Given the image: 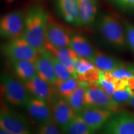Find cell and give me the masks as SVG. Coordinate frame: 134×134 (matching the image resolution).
I'll list each match as a JSON object with an SVG mask.
<instances>
[{
	"label": "cell",
	"mask_w": 134,
	"mask_h": 134,
	"mask_svg": "<svg viewBox=\"0 0 134 134\" xmlns=\"http://www.w3.org/2000/svg\"><path fill=\"white\" fill-rule=\"evenodd\" d=\"M52 113V119L57 125L65 133L67 127L69 125L76 113L64 98L57 96L50 103Z\"/></svg>",
	"instance_id": "cell-10"
},
{
	"label": "cell",
	"mask_w": 134,
	"mask_h": 134,
	"mask_svg": "<svg viewBox=\"0 0 134 134\" xmlns=\"http://www.w3.org/2000/svg\"><path fill=\"white\" fill-rule=\"evenodd\" d=\"M49 14L39 5L30 8L26 13L21 37L39 53L46 50V32Z\"/></svg>",
	"instance_id": "cell-1"
},
{
	"label": "cell",
	"mask_w": 134,
	"mask_h": 134,
	"mask_svg": "<svg viewBox=\"0 0 134 134\" xmlns=\"http://www.w3.org/2000/svg\"><path fill=\"white\" fill-rule=\"evenodd\" d=\"M114 113L105 109L86 105L80 113L94 133L103 129Z\"/></svg>",
	"instance_id": "cell-11"
},
{
	"label": "cell",
	"mask_w": 134,
	"mask_h": 134,
	"mask_svg": "<svg viewBox=\"0 0 134 134\" xmlns=\"http://www.w3.org/2000/svg\"><path fill=\"white\" fill-rule=\"evenodd\" d=\"M26 13L13 11L0 17V37L11 40L21 37L24 29Z\"/></svg>",
	"instance_id": "cell-6"
},
{
	"label": "cell",
	"mask_w": 134,
	"mask_h": 134,
	"mask_svg": "<svg viewBox=\"0 0 134 134\" xmlns=\"http://www.w3.org/2000/svg\"><path fill=\"white\" fill-rule=\"evenodd\" d=\"M80 27L90 26L96 21L98 13V0H78Z\"/></svg>",
	"instance_id": "cell-18"
},
{
	"label": "cell",
	"mask_w": 134,
	"mask_h": 134,
	"mask_svg": "<svg viewBox=\"0 0 134 134\" xmlns=\"http://www.w3.org/2000/svg\"><path fill=\"white\" fill-rule=\"evenodd\" d=\"M37 133L38 134H60L62 130L53 119L39 124Z\"/></svg>",
	"instance_id": "cell-26"
},
{
	"label": "cell",
	"mask_w": 134,
	"mask_h": 134,
	"mask_svg": "<svg viewBox=\"0 0 134 134\" xmlns=\"http://www.w3.org/2000/svg\"><path fill=\"white\" fill-rule=\"evenodd\" d=\"M112 1H114V2H115V1H117V0H112Z\"/></svg>",
	"instance_id": "cell-33"
},
{
	"label": "cell",
	"mask_w": 134,
	"mask_h": 134,
	"mask_svg": "<svg viewBox=\"0 0 134 134\" xmlns=\"http://www.w3.org/2000/svg\"><path fill=\"white\" fill-rule=\"evenodd\" d=\"M65 133L69 134H91L94 132L81 115L80 114H76L67 127Z\"/></svg>",
	"instance_id": "cell-23"
},
{
	"label": "cell",
	"mask_w": 134,
	"mask_h": 134,
	"mask_svg": "<svg viewBox=\"0 0 134 134\" xmlns=\"http://www.w3.org/2000/svg\"><path fill=\"white\" fill-rule=\"evenodd\" d=\"M73 34L68 27L48 16L46 27V43L55 48L70 47Z\"/></svg>",
	"instance_id": "cell-7"
},
{
	"label": "cell",
	"mask_w": 134,
	"mask_h": 134,
	"mask_svg": "<svg viewBox=\"0 0 134 134\" xmlns=\"http://www.w3.org/2000/svg\"><path fill=\"white\" fill-rule=\"evenodd\" d=\"M104 133L134 134V115L127 112H116L103 128Z\"/></svg>",
	"instance_id": "cell-9"
},
{
	"label": "cell",
	"mask_w": 134,
	"mask_h": 134,
	"mask_svg": "<svg viewBox=\"0 0 134 134\" xmlns=\"http://www.w3.org/2000/svg\"><path fill=\"white\" fill-rule=\"evenodd\" d=\"M129 104L130 105H132V107H134V95H133L131 99H130V100L129 101Z\"/></svg>",
	"instance_id": "cell-30"
},
{
	"label": "cell",
	"mask_w": 134,
	"mask_h": 134,
	"mask_svg": "<svg viewBox=\"0 0 134 134\" xmlns=\"http://www.w3.org/2000/svg\"><path fill=\"white\" fill-rule=\"evenodd\" d=\"M130 65V68H131L133 70V71H134V65Z\"/></svg>",
	"instance_id": "cell-31"
},
{
	"label": "cell",
	"mask_w": 134,
	"mask_h": 134,
	"mask_svg": "<svg viewBox=\"0 0 134 134\" xmlns=\"http://www.w3.org/2000/svg\"><path fill=\"white\" fill-rule=\"evenodd\" d=\"M24 84L31 96L46 100L49 104L58 95L53 85L43 80L38 75Z\"/></svg>",
	"instance_id": "cell-12"
},
{
	"label": "cell",
	"mask_w": 134,
	"mask_h": 134,
	"mask_svg": "<svg viewBox=\"0 0 134 134\" xmlns=\"http://www.w3.org/2000/svg\"><path fill=\"white\" fill-rule=\"evenodd\" d=\"M1 52L8 60H30L35 62L39 52L24 38L19 37L8 40L0 47Z\"/></svg>",
	"instance_id": "cell-5"
},
{
	"label": "cell",
	"mask_w": 134,
	"mask_h": 134,
	"mask_svg": "<svg viewBox=\"0 0 134 134\" xmlns=\"http://www.w3.org/2000/svg\"><path fill=\"white\" fill-rule=\"evenodd\" d=\"M0 92L8 104L19 108H24L31 96L23 82L6 72H0Z\"/></svg>",
	"instance_id": "cell-3"
},
{
	"label": "cell",
	"mask_w": 134,
	"mask_h": 134,
	"mask_svg": "<svg viewBox=\"0 0 134 134\" xmlns=\"http://www.w3.org/2000/svg\"><path fill=\"white\" fill-rule=\"evenodd\" d=\"M13 76L26 83L37 75L35 62L30 60H8Z\"/></svg>",
	"instance_id": "cell-16"
},
{
	"label": "cell",
	"mask_w": 134,
	"mask_h": 134,
	"mask_svg": "<svg viewBox=\"0 0 134 134\" xmlns=\"http://www.w3.org/2000/svg\"><path fill=\"white\" fill-rule=\"evenodd\" d=\"M59 16L70 24L80 27L78 0H55Z\"/></svg>",
	"instance_id": "cell-15"
},
{
	"label": "cell",
	"mask_w": 134,
	"mask_h": 134,
	"mask_svg": "<svg viewBox=\"0 0 134 134\" xmlns=\"http://www.w3.org/2000/svg\"><path fill=\"white\" fill-rule=\"evenodd\" d=\"M70 47L80 58L91 60L96 50L85 37L80 34H73Z\"/></svg>",
	"instance_id": "cell-19"
},
{
	"label": "cell",
	"mask_w": 134,
	"mask_h": 134,
	"mask_svg": "<svg viewBox=\"0 0 134 134\" xmlns=\"http://www.w3.org/2000/svg\"><path fill=\"white\" fill-rule=\"evenodd\" d=\"M53 60L54 63L55 73L58 80L57 81H63V80L69 79L72 77H75L74 75L72 74L64 65L53 56Z\"/></svg>",
	"instance_id": "cell-24"
},
{
	"label": "cell",
	"mask_w": 134,
	"mask_h": 134,
	"mask_svg": "<svg viewBox=\"0 0 134 134\" xmlns=\"http://www.w3.org/2000/svg\"><path fill=\"white\" fill-rule=\"evenodd\" d=\"M46 50L64 65L76 78L75 63L79 57L70 47L55 48L48 43H46Z\"/></svg>",
	"instance_id": "cell-17"
},
{
	"label": "cell",
	"mask_w": 134,
	"mask_h": 134,
	"mask_svg": "<svg viewBox=\"0 0 134 134\" xmlns=\"http://www.w3.org/2000/svg\"><path fill=\"white\" fill-rule=\"evenodd\" d=\"M85 104L89 106L105 109L116 113L119 105L115 103L98 83L90 84L86 86L85 93Z\"/></svg>",
	"instance_id": "cell-8"
},
{
	"label": "cell",
	"mask_w": 134,
	"mask_h": 134,
	"mask_svg": "<svg viewBox=\"0 0 134 134\" xmlns=\"http://www.w3.org/2000/svg\"><path fill=\"white\" fill-rule=\"evenodd\" d=\"M96 21L99 32L109 44L120 51L127 50L129 47L122 21L109 13L102 14Z\"/></svg>",
	"instance_id": "cell-2"
},
{
	"label": "cell",
	"mask_w": 134,
	"mask_h": 134,
	"mask_svg": "<svg viewBox=\"0 0 134 134\" xmlns=\"http://www.w3.org/2000/svg\"><path fill=\"white\" fill-rule=\"evenodd\" d=\"M24 108L34 121L38 124L53 119L51 107L46 100L31 96Z\"/></svg>",
	"instance_id": "cell-13"
},
{
	"label": "cell",
	"mask_w": 134,
	"mask_h": 134,
	"mask_svg": "<svg viewBox=\"0 0 134 134\" xmlns=\"http://www.w3.org/2000/svg\"><path fill=\"white\" fill-rule=\"evenodd\" d=\"M79 85V80L75 77H72L63 81H57L53 86L58 96L66 99L74 92Z\"/></svg>",
	"instance_id": "cell-22"
},
{
	"label": "cell",
	"mask_w": 134,
	"mask_h": 134,
	"mask_svg": "<svg viewBox=\"0 0 134 134\" xmlns=\"http://www.w3.org/2000/svg\"><path fill=\"white\" fill-rule=\"evenodd\" d=\"M115 3L123 9L134 11V0H117Z\"/></svg>",
	"instance_id": "cell-29"
},
{
	"label": "cell",
	"mask_w": 134,
	"mask_h": 134,
	"mask_svg": "<svg viewBox=\"0 0 134 134\" xmlns=\"http://www.w3.org/2000/svg\"><path fill=\"white\" fill-rule=\"evenodd\" d=\"M37 75L51 85H54L57 81L55 73L53 56L47 50L39 53L35 61Z\"/></svg>",
	"instance_id": "cell-14"
},
{
	"label": "cell",
	"mask_w": 134,
	"mask_h": 134,
	"mask_svg": "<svg viewBox=\"0 0 134 134\" xmlns=\"http://www.w3.org/2000/svg\"><path fill=\"white\" fill-rule=\"evenodd\" d=\"M87 84L80 82V85L70 96L65 99L69 103L76 114H80L86 106L85 93Z\"/></svg>",
	"instance_id": "cell-21"
},
{
	"label": "cell",
	"mask_w": 134,
	"mask_h": 134,
	"mask_svg": "<svg viewBox=\"0 0 134 134\" xmlns=\"http://www.w3.org/2000/svg\"><path fill=\"white\" fill-rule=\"evenodd\" d=\"M110 96L117 104L119 105L129 104L132 97V94L127 86L126 88L117 90Z\"/></svg>",
	"instance_id": "cell-25"
},
{
	"label": "cell",
	"mask_w": 134,
	"mask_h": 134,
	"mask_svg": "<svg viewBox=\"0 0 134 134\" xmlns=\"http://www.w3.org/2000/svg\"><path fill=\"white\" fill-rule=\"evenodd\" d=\"M121 21L125 29L128 47L134 55V24L126 20H122Z\"/></svg>",
	"instance_id": "cell-27"
},
{
	"label": "cell",
	"mask_w": 134,
	"mask_h": 134,
	"mask_svg": "<svg viewBox=\"0 0 134 134\" xmlns=\"http://www.w3.org/2000/svg\"><path fill=\"white\" fill-rule=\"evenodd\" d=\"M90 61L102 71H112L125 65L121 60L105 55L98 50L95 51Z\"/></svg>",
	"instance_id": "cell-20"
},
{
	"label": "cell",
	"mask_w": 134,
	"mask_h": 134,
	"mask_svg": "<svg viewBox=\"0 0 134 134\" xmlns=\"http://www.w3.org/2000/svg\"><path fill=\"white\" fill-rule=\"evenodd\" d=\"M115 78L119 80H129L134 76V71L130 65H124L110 71Z\"/></svg>",
	"instance_id": "cell-28"
},
{
	"label": "cell",
	"mask_w": 134,
	"mask_h": 134,
	"mask_svg": "<svg viewBox=\"0 0 134 134\" xmlns=\"http://www.w3.org/2000/svg\"><path fill=\"white\" fill-rule=\"evenodd\" d=\"M0 127L8 134H29V122L21 113L8 107L0 108Z\"/></svg>",
	"instance_id": "cell-4"
},
{
	"label": "cell",
	"mask_w": 134,
	"mask_h": 134,
	"mask_svg": "<svg viewBox=\"0 0 134 134\" xmlns=\"http://www.w3.org/2000/svg\"><path fill=\"white\" fill-rule=\"evenodd\" d=\"M7 1H8L9 3H11V2H13V1H14V0H7Z\"/></svg>",
	"instance_id": "cell-32"
}]
</instances>
